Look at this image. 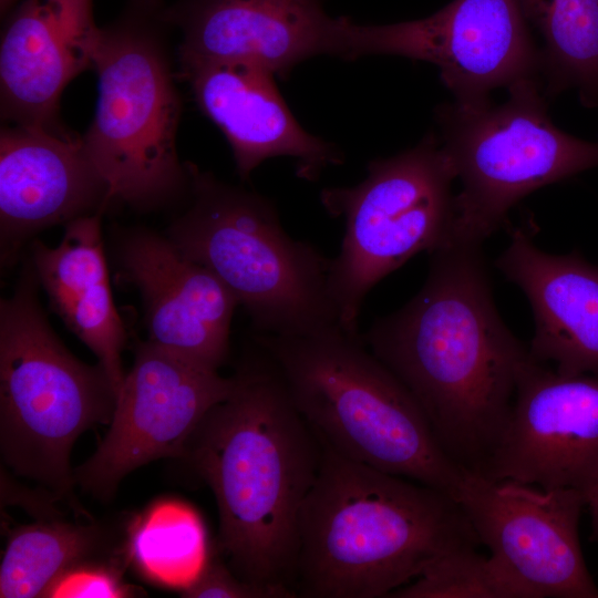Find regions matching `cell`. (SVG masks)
Masks as SVG:
<instances>
[{"label": "cell", "mask_w": 598, "mask_h": 598, "mask_svg": "<svg viewBox=\"0 0 598 598\" xmlns=\"http://www.w3.org/2000/svg\"><path fill=\"white\" fill-rule=\"evenodd\" d=\"M482 245L447 241L416 296L362 337L414 396L444 451L478 472L507 424L529 350L497 313Z\"/></svg>", "instance_id": "obj_1"}, {"label": "cell", "mask_w": 598, "mask_h": 598, "mask_svg": "<svg viewBox=\"0 0 598 598\" xmlns=\"http://www.w3.org/2000/svg\"><path fill=\"white\" fill-rule=\"evenodd\" d=\"M264 354L236 373L184 445L214 494L218 551L243 580L293 589L298 525L323 454L279 372Z\"/></svg>", "instance_id": "obj_2"}, {"label": "cell", "mask_w": 598, "mask_h": 598, "mask_svg": "<svg viewBox=\"0 0 598 598\" xmlns=\"http://www.w3.org/2000/svg\"><path fill=\"white\" fill-rule=\"evenodd\" d=\"M322 446L299 516L297 596L391 597L445 554L481 545L448 493Z\"/></svg>", "instance_id": "obj_3"}, {"label": "cell", "mask_w": 598, "mask_h": 598, "mask_svg": "<svg viewBox=\"0 0 598 598\" xmlns=\"http://www.w3.org/2000/svg\"><path fill=\"white\" fill-rule=\"evenodd\" d=\"M255 339L323 445L453 496L466 468L444 451L414 396L359 333L334 327Z\"/></svg>", "instance_id": "obj_4"}, {"label": "cell", "mask_w": 598, "mask_h": 598, "mask_svg": "<svg viewBox=\"0 0 598 598\" xmlns=\"http://www.w3.org/2000/svg\"><path fill=\"white\" fill-rule=\"evenodd\" d=\"M192 205L169 240L209 269L259 333L308 336L340 327L329 290L331 260L282 229L272 203L189 165Z\"/></svg>", "instance_id": "obj_5"}, {"label": "cell", "mask_w": 598, "mask_h": 598, "mask_svg": "<svg viewBox=\"0 0 598 598\" xmlns=\"http://www.w3.org/2000/svg\"><path fill=\"white\" fill-rule=\"evenodd\" d=\"M34 281L23 280L0 305V450L16 474L60 499L75 486L73 444L110 424L117 394L99 363L81 362L55 336Z\"/></svg>", "instance_id": "obj_6"}, {"label": "cell", "mask_w": 598, "mask_h": 598, "mask_svg": "<svg viewBox=\"0 0 598 598\" xmlns=\"http://www.w3.org/2000/svg\"><path fill=\"white\" fill-rule=\"evenodd\" d=\"M158 0H128L102 28L94 70L99 97L82 136L111 199L135 206L162 202L190 182L177 154L182 102L162 39Z\"/></svg>", "instance_id": "obj_7"}, {"label": "cell", "mask_w": 598, "mask_h": 598, "mask_svg": "<svg viewBox=\"0 0 598 598\" xmlns=\"http://www.w3.org/2000/svg\"><path fill=\"white\" fill-rule=\"evenodd\" d=\"M436 121L462 184L447 241L482 245L522 198L598 166V142L553 123L537 80L512 85L498 105L443 104Z\"/></svg>", "instance_id": "obj_8"}, {"label": "cell", "mask_w": 598, "mask_h": 598, "mask_svg": "<svg viewBox=\"0 0 598 598\" xmlns=\"http://www.w3.org/2000/svg\"><path fill=\"white\" fill-rule=\"evenodd\" d=\"M454 167L439 136L369 163L367 177L351 187L321 190L320 200L344 220L339 255L331 260L329 290L340 327L358 332L362 302L382 278L412 256L444 245L455 216Z\"/></svg>", "instance_id": "obj_9"}, {"label": "cell", "mask_w": 598, "mask_h": 598, "mask_svg": "<svg viewBox=\"0 0 598 598\" xmlns=\"http://www.w3.org/2000/svg\"><path fill=\"white\" fill-rule=\"evenodd\" d=\"M520 0H454L434 14L392 24L338 18L334 55L389 54L439 68L455 102L476 104L492 90L537 80L536 49Z\"/></svg>", "instance_id": "obj_10"}, {"label": "cell", "mask_w": 598, "mask_h": 598, "mask_svg": "<svg viewBox=\"0 0 598 598\" xmlns=\"http://www.w3.org/2000/svg\"><path fill=\"white\" fill-rule=\"evenodd\" d=\"M236 382V374L224 378L151 341L140 343L105 436L73 470L75 484L110 501L132 471L162 457H181L197 425Z\"/></svg>", "instance_id": "obj_11"}, {"label": "cell", "mask_w": 598, "mask_h": 598, "mask_svg": "<svg viewBox=\"0 0 598 598\" xmlns=\"http://www.w3.org/2000/svg\"><path fill=\"white\" fill-rule=\"evenodd\" d=\"M453 497L480 543L529 598H598L578 536L582 492L465 470Z\"/></svg>", "instance_id": "obj_12"}, {"label": "cell", "mask_w": 598, "mask_h": 598, "mask_svg": "<svg viewBox=\"0 0 598 598\" xmlns=\"http://www.w3.org/2000/svg\"><path fill=\"white\" fill-rule=\"evenodd\" d=\"M478 473L587 497L598 482V375H565L529 353L507 424Z\"/></svg>", "instance_id": "obj_13"}, {"label": "cell", "mask_w": 598, "mask_h": 598, "mask_svg": "<svg viewBox=\"0 0 598 598\" xmlns=\"http://www.w3.org/2000/svg\"><path fill=\"white\" fill-rule=\"evenodd\" d=\"M102 40L93 0H23L0 42V113L6 124L65 131L59 104L66 85L94 69Z\"/></svg>", "instance_id": "obj_14"}, {"label": "cell", "mask_w": 598, "mask_h": 598, "mask_svg": "<svg viewBox=\"0 0 598 598\" xmlns=\"http://www.w3.org/2000/svg\"><path fill=\"white\" fill-rule=\"evenodd\" d=\"M176 75L224 133L243 179L277 156L295 158L298 177L308 181L342 164L343 154L337 146L298 123L270 70L243 60L188 61L178 62Z\"/></svg>", "instance_id": "obj_15"}, {"label": "cell", "mask_w": 598, "mask_h": 598, "mask_svg": "<svg viewBox=\"0 0 598 598\" xmlns=\"http://www.w3.org/2000/svg\"><path fill=\"white\" fill-rule=\"evenodd\" d=\"M161 16L179 32L178 62L243 60L286 76L334 55L338 18L320 0H178Z\"/></svg>", "instance_id": "obj_16"}, {"label": "cell", "mask_w": 598, "mask_h": 598, "mask_svg": "<svg viewBox=\"0 0 598 598\" xmlns=\"http://www.w3.org/2000/svg\"><path fill=\"white\" fill-rule=\"evenodd\" d=\"M128 281L142 296L150 340L200 367L218 371L229 351L233 292L168 238L140 231L121 249Z\"/></svg>", "instance_id": "obj_17"}, {"label": "cell", "mask_w": 598, "mask_h": 598, "mask_svg": "<svg viewBox=\"0 0 598 598\" xmlns=\"http://www.w3.org/2000/svg\"><path fill=\"white\" fill-rule=\"evenodd\" d=\"M110 200L82 137L33 126L1 128L0 223L10 252L29 235L99 214L93 210Z\"/></svg>", "instance_id": "obj_18"}, {"label": "cell", "mask_w": 598, "mask_h": 598, "mask_svg": "<svg viewBox=\"0 0 598 598\" xmlns=\"http://www.w3.org/2000/svg\"><path fill=\"white\" fill-rule=\"evenodd\" d=\"M496 267L532 306V358L565 375L598 374V266L577 252H545L517 228Z\"/></svg>", "instance_id": "obj_19"}, {"label": "cell", "mask_w": 598, "mask_h": 598, "mask_svg": "<svg viewBox=\"0 0 598 598\" xmlns=\"http://www.w3.org/2000/svg\"><path fill=\"white\" fill-rule=\"evenodd\" d=\"M32 250L34 271L52 307L96 355L117 394L125 377V332L112 297L100 214L68 223L56 247L35 241Z\"/></svg>", "instance_id": "obj_20"}, {"label": "cell", "mask_w": 598, "mask_h": 598, "mask_svg": "<svg viewBox=\"0 0 598 598\" xmlns=\"http://www.w3.org/2000/svg\"><path fill=\"white\" fill-rule=\"evenodd\" d=\"M115 538L101 524L49 520L14 529L0 565V597H44L62 575L115 556ZM104 563V561H102Z\"/></svg>", "instance_id": "obj_21"}, {"label": "cell", "mask_w": 598, "mask_h": 598, "mask_svg": "<svg viewBox=\"0 0 598 598\" xmlns=\"http://www.w3.org/2000/svg\"><path fill=\"white\" fill-rule=\"evenodd\" d=\"M540 32L550 92L576 87L587 106L598 105V0H520Z\"/></svg>", "instance_id": "obj_22"}, {"label": "cell", "mask_w": 598, "mask_h": 598, "mask_svg": "<svg viewBox=\"0 0 598 598\" xmlns=\"http://www.w3.org/2000/svg\"><path fill=\"white\" fill-rule=\"evenodd\" d=\"M127 550L148 578L186 588L208 560L206 530L190 506L163 501L153 505L131 527Z\"/></svg>", "instance_id": "obj_23"}, {"label": "cell", "mask_w": 598, "mask_h": 598, "mask_svg": "<svg viewBox=\"0 0 598 598\" xmlns=\"http://www.w3.org/2000/svg\"><path fill=\"white\" fill-rule=\"evenodd\" d=\"M391 597L529 598L526 590L491 555L485 556L477 548L445 554Z\"/></svg>", "instance_id": "obj_24"}, {"label": "cell", "mask_w": 598, "mask_h": 598, "mask_svg": "<svg viewBox=\"0 0 598 598\" xmlns=\"http://www.w3.org/2000/svg\"><path fill=\"white\" fill-rule=\"evenodd\" d=\"M188 598H288L297 597L286 588L264 587L236 576L218 557L207 560L197 578L183 589Z\"/></svg>", "instance_id": "obj_25"}, {"label": "cell", "mask_w": 598, "mask_h": 598, "mask_svg": "<svg viewBox=\"0 0 598 598\" xmlns=\"http://www.w3.org/2000/svg\"><path fill=\"white\" fill-rule=\"evenodd\" d=\"M120 567L118 563H91L79 566L58 578L45 591L44 597H126L130 590L122 581Z\"/></svg>", "instance_id": "obj_26"}, {"label": "cell", "mask_w": 598, "mask_h": 598, "mask_svg": "<svg viewBox=\"0 0 598 598\" xmlns=\"http://www.w3.org/2000/svg\"><path fill=\"white\" fill-rule=\"evenodd\" d=\"M591 517L590 540H598V482L587 495V505Z\"/></svg>", "instance_id": "obj_27"}, {"label": "cell", "mask_w": 598, "mask_h": 598, "mask_svg": "<svg viewBox=\"0 0 598 598\" xmlns=\"http://www.w3.org/2000/svg\"><path fill=\"white\" fill-rule=\"evenodd\" d=\"M17 0H0V12L3 16L11 10Z\"/></svg>", "instance_id": "obj_28"}]
</instances>
